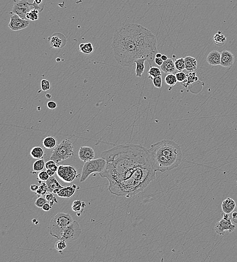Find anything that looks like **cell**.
Returning a JSON list of instances; mask_svg holds the SVG:
<instances>
[{"label":"cell","mask_w":237,"mask_h":262,"mask_svg":"<svg viewBox=\"0 0 237 262\" xmlns=\"http://www.w3.org/2000/svg\"><path fill=\"white\" fill-rule=\"evenodd\" d=\"M106 160L101 178L109 182L113 195L129 198L142 192L155 179L148 150L141 145L124 144L102 152Z\"/></svg>","instance_id":"6da1fadb"},{"label":"cell","mask_w":237,"mask_h":262,"mask_svg":"<svg viewBox=\"0 0 237 262\" xmlns=\"http://www.w3.org/2000/svg\"><path fill=\"white\" fill-rule=\"evenodd\" d=\"M112 48L116 62L126 67L133 66L134 61L141 58H146L152 66L158 53L155 35L138 24H127L116 29Z\"/></svg>","instance_id":"7a4b0ae2"},{"label":"cell","mask_w":237,"mask_h":262,"mask_svg":"<svg viewBox=\"0 0 237 262\" xmlns=\"http://www.w3.org/2000/svg\"><path fill=\"white\" fill-rule=\"evenodd\" d=\"M148 150L156 171L164 173L177 168L182 161V154L179 144L173 141L163 140L151 146Z\"/></svg>","instance_id":"3957f363"},{"label":"cell","mask_w":237,"mask_h":262,"mask_svg":"<svg viewBox=\"0 0 237 262\" xmlns=\"http://www.w3.org/2000/svg\"><path fill=\"white\" fill-rule=\"evenodd\" d=\"M73 221V218L71 214L59 212L50 222V234L54 238L61 239L65 230Z\"/></svg>","instance_id":"277c9868"},{"label":"cell","mask_w":237,"mask_h":262,"mask_svg":"<svg viewBox=\"0 0 237 262\" xmlns=\"http://www.w3.org/2000/svg\"><path fill=\"white\" fill-rule=\"evenodd\" d=\"M74 155L73 142L69 139H65L54 149L50 159L57 164L70 159Z\"/></svg>","instance_id":"5b68a950"},{"label":"cell","mask_w":237,"mask_h":262,"mask_svg":"<svg viewBox=\"0 0 237 262\" xmlns=\"http://www.w3.org/2000/svg\"><path fill=\"white\" fill-rule=\"evenodd\" d=\"M106 163L105 159L102 157L85 162L82 168L80 182H86L89 176L94 173H101L104 170Z\"/></svg>","instance_id":"8992f818"},{"label":"cell","mask_w":237,"mask_h":262,"mask_svg":"<svg viewBox=\"0 0 237 262\" xmlns=\"http://www.w3.org/2000/svg\"><path fill=\"white\" fill-rule=\"evenodd\" d=\"M57 174L59 179L66 183H71L80 177L77 169L71 165H59Z\"/></svg>","instance_id":"52a82bcc"},{"label":"cell","mask_w":237,"mask_h":262,"mask_svg":"<svg viewBox=\"0 0 237 262\" xmlns=\"http://www.w3.org/2000/svg\"><path fill=\"white\" fill-rule=\"evenodd\" d=\"M82 234V229L79 223L73 220L65 230L61 239H63L66 242H72L79 238Z\"/></svg>","instance_id":"ba28073f"},{"label":"cell","mask_w":237,"mask_h":262,"mask_svg":"<svg viewBox=\"0 0 237 262\" xmlns=\"http://www.w3.org/2000/svg\"><path fill=\"white\" fill-rule=\"evenodd\" d=\"M236 228V226L232 223L229 214L225 213L223 215V218L215 224L214 227L215 232L219 235H224L225 231L233 232Z\"/></svg>","instance_id":"9c48e42d"},{"label":"cell","mask_w":237,"mask_h":262,"mask_svg":"<svg viewBox=\"0 0 237 262\" xmlns=\"http://www.w3.org/2000/svg\"><path fill=\"white\" fill-rule=\"evenodd\" d=\"M34 9L32 4L28 2H16L12 8V13L18 15L23 19L29 20L26 18V14Z\"/></svg>","instance_id":"30bf717a"},{"label":"cell","mask_w":237,"mask_h":262,"mask_svg":"<svg viewBox=\"0 0 237 262\" xmlns=\"http://www.w3.org/2000/svg\"><path fill=\"white\" fill-rule=\"evenodd\" d=\"M30 22L27 20L21 18L18 15L14 14L11 16L10 21L8 24L9 28L13 31H19L29 27Z\"/></svg>","instance_id":"8fae6325"},{"label":"cell","mask_w":237,"mask_h":262,"mask_svg":"<svg viewBox=\"0 0 237 262\" xmlns=\"http://www.w3.org/2000/svg\"><path fill=\"white\" fill-rule=\"evenodd\" d=\"M66 44V38L61 33H57L53 35L50 39V44L52 48L55 49H60L64 48Z\"/></svg>","instance_id":"7c38bea8"},{"label":"cell","mask_w":237,"mask_h":262,"mask_svg":"<svg viewBox=\"0 0 237 262\" xmlns=\"http://www.w3.org/2000/svg\"><path fill=\"white\" fill-rule=\"evenodd\" d=\"M78 156L82 161L86 162L94 159L95 153L91 147H82L78 151Z\"/></svg>","instance_id":"4fadbf2b"},{"label":"cell","mask_w":237,"mask_h":262,"mask_svg":"<svg viewBox=\"0 0 237 262\" xmlns=\"http://www.w3.org/2000/svg\"><path fill=\"white\" fill-rule=\"evenodd\" d=\"M234 56L230 51L224 50L221 53L220 65L223 67L230 68L234 63Z\"/></svg>","instance_id":"5bb4252c"},{"label":"cell","mask_w":237,"mask_h":262,"mask_svg":"<svg viewBox=\"0 0 237 262\" xmlns=\"http://www.w3.org/2000/svg\"><path fill=\"white\" fill-rule=\"evenodd\" d=\"M77 188L80 189V187H78L77 185L76 184H72L71 186L63 187L56 194L60 198H69L74 195Z\"/></svg>","instance_id":"9a60e30c"},{"label":"cell","mask_w":237,"mask_h":262,"mask_svg":"<svg viewBox=\"0 0 237 262\" xmlns=\"http://www.w3.org/2000/svg\"><path fill=\"white\" fill-rule=\"evenodd\" d=\"M46 183L48 188V192L53 194H57L60 189L64 187L54 176L50 177Z\"/></svg>","instance_id":"2e32d148"},{"label":"cell","mask_w":237,"mask_h":262,"mask_svg":"<svg viewBox=\"0 0 237 262\" xmlns=\"http://www.w3.org/2000/svg\"><path fill=\"white\" fill-rule=\"evenodd\" d=\"M221 53L217 50H213L210 52L206 58V61L212 66L220 65Z\"/></svg>","instance_id":"e0dca14e"},{"label":"cell","mask_w":237,"mask_h":262,"mask_svg":"<svg viewBox=\"0 0 237 262\" xmlns=\"http://www.w3.org/2000/svg\"><path fill=\"white\" fill-rule=\"evenodd\" d=\"M236 202L231 198H228L223 202L222 208L224 213L230 214L236 208Z\"/></svg>","instance_id":"ac0fdd59"},{"label":"cell","mask_w":237,"mask_h":262,"mask_svg":"<svg viewBox=\"0 0 237 262\" xmlns=\"http://www.w3.org/2000/svg\"><path fill=\"white\" fill-rule=\"evenodd\" d=\"M160 68L164 73L167 74L173 73L176 70L175 62L171 58H168L166 61H164Z\"/></svg>","instance_id":"d6986e66"},{"label":"cell","mask_w":237,"mask_h":262,"mask_svg":"<svg viewBox=\"0 0 237 262\" xmlns=\"http://www.w3.org/2000/svg\"><path fill=\"white\" fill-rule=\"evenodd\" d=\"M147 61L146 58H139L134 61L136 68H135V76L138 77H141L145 71V63Z\"/></svg>","instance_id":"ffe728a7"},{"label":"cell","mask_w":237,"mask_h":262,"mask_svg":"<svg viewBox=\"0 0 237 262\" xmlns=\"http://www.w3.org/2000/svg\"><path fill=\"white\" fill-rule=\"evenodd\" d=\"M185 69L189 72H193L197 69V62L195 58L188 56L185 58Z\"/></svg>","instance_id":"44dd1931"},{"label":"cell","mask_w":237,"mask_h":262,"mask_svg":"<svg viewBox=\"0 0 237 262\" xmlns=\"http://www.w3.org/2000/svg\"><path fill=\"white\" fill-rule=\"evenodd\" d=\"M45 168L47 169V173L50 177H53L57 172L58 166L57 164L53 160H50L45 164Z\"/></svg>","instance_id":"7402d4cb"},{"label":"cell","mask_w":237,"mask_h":262,"mask_svg":"<svg viewBox=\"0 0 237 262\" xmlns=\"http://www.w3.org/2000/svg\"><path fill=\"white\" fill-rule=\"evenodd\" d=\"M57 144V140L54 137L49 136L44 138L43 140L44 147L47 149H51L55 148Z\"/></svg>","instance_id":"603a6c76"},{"label":"cell","mask_w":237,"mask_h":262,"mask_svg":"<svg viewBox=\"0 0 237 262\" xmlns=\"http://www.w3.org/2000/svg\"><path fill=\"white\" fill-rule=\"evenodd\" d=\"M30 155L33 159H40L43 158L45 155L44 150L40 146H35L33 147L30 151Z\"/></svg>","instance_id":"cb8c5ba5"},{"label":"cell","mask_w":237,"mask_h":262,"mask_svg":"<svg viewBox=\"0 0 237 262\" xmlns=\"http://www.w3.org/2000/svg\"><path fill=\"white\" fill-rule=\"evenodd\" d=\"M198 77L196 75V73L195 72H193L192 73H190L187 74L186 79L185 80L184 82H182V85L186 88H188L189 86L194 83V82L198 80Z\"/></svg>","instance_id":"d4e9b609"},{"label":"cell","mask_w":237,"mask_h":262,"mask_svg":"<svg viewBox=\"0 0 237 262\" xmlns=\"http://www.w3.org/2000/svg\"><path fill=\"white\" fill-rule=\"evenodd\" d=\"M213 38L215 44L218 47L224 46L227 42V38L220 31H218L214 34Z\"/></svg>","instance_id":"484cf974"},{"label":"cell","mask_w":237,"mask_h":262,"mask_svg":"<svg viewBox=\"0 0 237 262\" xmlns=\"http://www.w3.org/2000/svg\"><path fill=\"white\" fill-rule=\"evenodd\" d=\"M94 51V47L91 43H83L80 45V51L83 53L90 54Z\"/></svg>","instance_id":"4316f807"},{"label":"cell","mask_w":237,"mask_h":262,"mask_svg":"<svg viewBox=\"0 0 237 262\" xmlns=\"http://www.w3.org/2000/svg\"><path fill=\"white\" fill-rule=\"evenodd\" d=\"M39 183L40 184V186L39 187L37 192H35V195L38 196V197L46 195V194L48 192V188L46 183L39 180Z\"/></svg>","instance_id":"83f0119b"},{"label":"cell","mask_w":237,"mask_h":262,"mask_svg":"<svg viewBox=\"0 0 237 262\" xmlns=\"http://www.w3.org/2000/svg\"><path fill=\"white\" fill-rule=\"evenodd\" d=\"M86 207V204L84 202L81 201L80 200H76L73 202L72 204V210L74 212H80L83 211V209Z\"/></svg>","instance_id":"f1b7e54d"},{"label":"cell","mask_w":237,"mask_h":262,"mask_svg":"<svg viewBox=\"0 0 237 262\" xmlns=\"http://www.w3.org/2000/svg\"><path fill=\"white\" fill-rule=\"evenodd\" d=\"M45 167V160L43 159H40L35 161L33 164V170L34 172H40L43 170Z\"/></svg>","instance_id":"f546056e"},{"label":"cell","mask_w":237,"mask_h":262,"mask_svg":"<svg viewBox=\"0 0 237 262\" xmlns=\"http://www.w3.org/2000/svg\"><path fill=\"white\" fill-rule=\"evenodd\" d=\"M149 78L152 79L154 77L162 76L161 72L159 68L156 67H150V69L148 71Z\"/></svg>","instance_id":"4dcf8cb0"},{"label":"cell","mask_w":237,"mask_h":262,"mask_svg":"<svg viewBox=\"0 0 237 262\" xmlns=\"http://www.w3.org/2000/svg\"><path fill=\"white\" fill-rule=\"evenodd\" d=\"M165 82L168 86H175L177 82L176 75H174L172 73H170L167 75L165 77Z\"/></svg>","instance_id":"1f68e13d"},{"label":"cell","mask_w":237,"mask_h":262,"mask_svg":"<svg viewBox=\"0 0 237 262\" xmlns=\"http://www.w3.org/2000/svg\"><path fill=\"white\" fill-rule=\"evenodd\" d=\"M175 67L178 71H182L185 69V58H181L175 60Z\"/></svg>","instance_id":"d6a6232c"},{"label":"cell","mask_w":237,"mask_h":262,"mask_svg":"<svg viewBox=\"0 0 237 262\" xmlns=\"http://www.w3.org/2000/svg\"><path fill=\"white\" fill-rule=\"evenodd\" d=\"M39 11L38 10L34 9L26 14V18L30 21L38 20L39 19Z\"/></svg>","instance_id":"836d02e7"},{"label":"cell","mask_w":237,"mask_h":262,"mask_svg":"<svg viewBox=\"0 0 237 262\" xmlns=\"http://www.w3.org/2000/svg\"><path fill=\"white\" fill-rule=\"evenodd\" d=\"M66 241L63 239H59L55 245V249L60 253H62V252L66 249Z\"/></svg>","instance_id":"e575fe53"},{"label":"cell","mask_w":237,"mask_h":262,"mask_svg":"<svg viewBox=\"0 0 237 262\" xmlns=\"http://www.w3.org/2000/svg\"><path fill=\"white\" fill-rule=\"evenodd\" d=\"M45 197H46L47 201L50 202V204H51V206H52L55 203H58V200L55 197L52 193L48 192L45 195Z\"/></svg>","instance_id":"d590c367"},{"label":"cell","mask_w":237,"mask_h":262,"mask_svg":"<svg viewBox=\"0 0 237 262\" xmlns=\"http://www.w3.org/2000/svg\"><path fill=\"white\" fill-rule=\"evenodd\" d=\"M40 87L43 91H48L51 88V83L48 80L43 79L40 82Z\"/></svg>","instance_id":"8d00e7d4"},{"label":"cell","mask_w":237,"mask_h":262,"mask_svg":"<svg viewBox=\"0 0 237 262\" xmlns=\"http://www.w3.org/2000/svg\"><path fill=\"white\" fill-rule=\"evenodd\" d=\"M47 199L46 197H45L43 196H40L37 199L35 202V205L37 207L39 208H42L43 205L45 203L47 202Z\"/></svg>","instance_id":"74e56055"},{"label":"cell","mask_w":237,"mask_h":262,"mask_svg":"<svg viewBox=\"0 0 237 262\" xmlns=\"http://www.w3.org/2000/svg\"><path fill=\"white\" fill-rule=\"evenodd\" d=\"M50 178L49 175L47 173V171H40L38 175V179L42 181V182H47L48 179Z\"/></svg>","instance_id":"f35d334b"},{"label":"cell","mask_w":237,"mask_h":262,"mask_svg":"<svg viewBox=\"0 0 237 262\" xmlns=\"http://www.w3.org/2000/svg\"><path fill=\"white\" fill-rule=\"evenodd\" d=\"M43 4L45 5V0H34V3L32 5L34 9L38 10L39 12H42L44 9L42 8L40 5Z\"/></svg>","instance_id":"ab89813d"},{"label":"cell","mask_w":237,"mask_h":262,"mask_svg":"<svg viewBox=\"0 0 237 262\" xmlns=\"http://www.w3.org/2000/svg\"><path fill=\"white\" fill-rule=\"evenodd\" d=\"M152 80L153 83L154 84V86L156 87L157 88H161L162 85V76H159L156 77H154V78L152 79Z\"/></svg>","instance_id":"60d3db41"},{"label":"cell","mask_w":237,"mask_h":262,"mask_svg":"<svg viewBox=\"0 0 237 262\" xmlns=\"http://www.w3.org/2000/svg\"><path fill=\"white\" fill-rule=\"evenodd\" d=\"M187 74H186L183 71H178L176 74V78L177 82L182 83L186 79Z\"/></svg>","instance_id":"b9f144b4"},{"label":"cell","mask_w":237,"mask_h":262,"mask_svg":"<svg viewBox=\"0 0 237 262\" xmlns=\"http://www.w3.org/2000/svg\"><path fill=\"white\" fill-rule=\"evenodd\" d=\"M47 107L50 109H55L58 107L57 103L53 100H50L47 103Z\"/></svg>","instance_id":"7bdbcfd3"},{"label":"cell","mask_w":237,"mask_h":262,"mask_svg":"<svg viewBox=\"0 0 237 262\" xmlns=\"http://www.w3.org/2000/svg\"><path fill=\"white\" fill-rule=\"evenodd\" d=\"M52 208V206H51L50 203L47 202L43 205L42 209L45 211H49Z\"/></svg>","instance_id":"ee69618b"},{"label":"cell","mask_w":237,"mask_h":262,"mask_svg":"<svg viewBox=\"0 0 237 262\" xmlns=\"http://www.w3.org/2000/svg\"><path fill=\"white\" fill-rule=\"evenodd\" d=\"M163 62L164 61L162 60L161 58H155V60H154V62L155 64H156L159 66H161L162 64H163Z\"/></svg>","instance_id":"f6af8a7d"},{"label":"cell","mask_w":237,"mask_h":262,"mask_svg":"<svg viewBox=\"0 0 237 262\" xmlns=\"http://www.w3.org/2000/svg\"><path fill=\"white\" fill-rule=\"evenodd\" d=\"M39 186L36 184H31L30 187V189L32 192H36L39 189Z\"/></svg>","instance_id":"bcb514c9"},{"label":"cell","mask_w":237,"mask_h":262,"mask_svg":"<svg viewBox=\"0 0 237 262\" xmlns=\"http://www.w3.org/2000/svg\"><path fill=\"white\" fill-rule=\"evenodd\" d=\"M232 217L233 222L236 224H237V212H234L232 214Z\"/></svg>","instance_id":"7dc6e473"},{"label":"cell","mask_w":237,"mask_h":262,"mask_svg":"<svg viewBox=\"0 0 237 262\" xmlns=\"http://www.w3.org/2000/svg\"><path fill=\"white\" fill-rule=\"evenodd\" d=\"M161 58H162V60H163V61H166L167 59H168V58H167V56H166V55H163L162 56Z\"/></svg>","instance_id":"c3c4849f"},{"label":"cell","mask_w":237,"mask_h":262,"mask_svg":"<svg viewBox=\"0 0 237 262\" xmlns=\"http://www.w3.org/2000/svg\"><path fill=\"white\" fill-rule=\"evenodd\" d=\"M162 56V55L161 53H156V55L155 57H156V58H161Z\"/></svg>","instance_id":"681fc988"},{"label":"cell","mask_w":237,"mask_h":262,"mask_svg":"<svg viewBox=\"0 0 237 262\" xmlns=\"http://www.w3.org/2000/svg\"><path fill=\"white\" fill-rule=\"evenodd\" d=\"M46 97H47V98L50 99L52 98V95L50 93H47L46 94Z\"/></svg>","instance_id":"f907efd6"},{"label":"cell","mask_w":237,"mask_h":262,"mask_svg":"<svg viewBox=\"0 0 237 262\" xmlns=\"http://www.w3.org/2000/svg\"><path fill=\"white\" fill-rule=\"evenodd\" d=\"M56 61H57V62H60V59L59 58H57V59H56Z\"/></svg>","instance_id":"816d5d0a"},{"label":"cell","mask_w":237,"mask_h":262,"mask_svg":"<svg viewBox=\"0 0 237 262\" xmlns=\"http://www.w3.org/2000/svg\"></svg>","instance_id":"f5cc1de1"}]
</instances>
